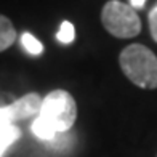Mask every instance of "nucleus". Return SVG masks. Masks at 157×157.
Returning <instances> with one entry per match:
<instances>
[{"label": "nucleus", "mask_w": 157, "mask_h": 157, "mask_svg": "<svg viewBox=\"0 0 157 157\" xmlns=\"http://www.w3.org/2000/svg\"><path fill=\"white\" fill-rule=\"evenodd\" d=\"M119 64L125 77L140 88H157V56L141 44L125 47L119 56Z\"/></svg>", "instance_id": "1"}, {"label": "nucleus", "mask_w": 157, "mask_h": 157, "mask_svg": "<svg viewBox=\"0 0 157 157\" xmlns=\"http://www.w3.org/2000/svg\"><path fill=\"white\" fill-rule=\"evenodd\" d=\"M39 116L55 128L56 133H66L77 119V104L66 90H53L44 98Z\"/></svg>", "instance_id": "2"}, {"label": "nucleus", "mask_w": 157, "mask_h": 157, "mask_svg": "<svg viewBox=\"0 0 157 157\" xmlns=\"http://www.w3.org/2000/svg\"><path fill=\"white\" fill-rule=\"evenodd\" d=\"M103 27L117 39H132L141 32V19L135 8L120 0H109L101 10Z\"/></svg>", "instance_id": "3"}, {"label": "nucleus", "mask_w": 157, "mask_h": 157, "mask_svg": "<svg viewBox=\"0 0 157 157\" xmlns=\"http://www.w3.org/2000/svg\"><path fill=\"white\" fill-rule=\"evenodd\" d=\"M44 98L37 93H27L13 104L0 108V125H13L18 120L39 116Z\"/></svg>", "instance_id": "4"}, {"label": "nucleus", "mask_w": 157, "mask_h": 157, "mask_svg": "<svg viewBox=\"0 0 157 157\" xmlns=\"http://www.w3.org/2000/svg\"><path fill=\"white\" fill-rule=\"evenodd\" d=\"M16 29L5 15H0V53L10 48L16 40Z\"/></svg>", "instance_id": "5"}, {"label": "nucleus", "mask_w": 157, "mask_h": 157, "mask_svg": "<svg viewBox=\"0 0 157 157\" xmlns=\"http://www.w3.org/2000/svg\"><path fill=\"white\" fill-rule=\"evenodd\" d=\"M31 130H32V133L39 140H44V141H53L56 136H58V133L55 132V128L50 125L48 122H45V120L42 119L40 116H37V117L34 119Z\"/></svg>", "instance_id": "6"}, {"label": "nucleus", "mask_w": 157, "mask_h": 157, "mask_svg": "<svg viewBox=\"0 0 157 157\" xmlns=\"http://www.w3.org/2000/svg\"><path fill=\"white\" fill-rule=\"evenodd\" d=\"M19 128L15 125H0V157L19 138Z\"/></svg>", "instance_id": "7"}, {"label": "nucleus", "mask_w": 157, "mask_h": 157, "mask_svg": "<svg viewBox=\"0 0 157 157\" xmlns=\"http://www.w3.org/2000/svg\"><path fill=\"white\" fill-rule=\"evenodd\" d=\"M21 44H23V47L26 48V52L31 53V55L37 56V55H42V52H44V45L29 32H24L23 35H21Z\"/></svg>", "instance_id": "8"}, {"label": "nucleus", "mask_w": 157, "mask_h": 157, "mask_svg": "<svg viewBox=\"0 0 157 157\" xmlns=\"http://www.w3.org/2000/svg\"><path fill=\"white\" fill-rule=\"evenodd\" d=\"M56 39H58L61 44L64 45H69L72 44L74 39H75V29H74V24L69 23V21H63L61 23V27L58 31V35H56Z\"/></svg>", "instance_id": "9"}, {"label": "nucleus", "mask_w": 157, "mask_h": 157, "mask_svg": "<svg viewBox=\"0 0 157 157\" xmlns=\"http://www.w3.org/2000/svg\"><path fill=\"white\" fill-rule=\"evenodd\" d=\"M147 21H149V32H151V37L157 44V3L152 6V10L149 11Z\"/></svg>", "instance_id": "10"}, {"label": "nucleus", "mask_w": 157, "mask_h": 157, "mask_svg": "<svg viewBox=\"0 0 157 157\" xmlns=\"http://www.w3.org/2000/svg\"><path fill=\"white\" fill-rule=\"evenodd\" d=\"M146 3V0H130V6L135 10H138V8H143Z\"/></svg>", "instance_id": "11"}]
</instances>
